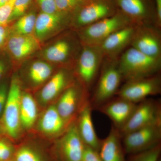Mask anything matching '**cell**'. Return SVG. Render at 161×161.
<instances>
[{
    "label": "cell",
    "mask_w": 161,
    "mask_h": 161,
    "mask_svg": "<svg viewBox=\"0 0 161 161\" xmlns=\"http://www.w3.org/2000/svg\"><path fill=\"white\" fill-rule=\"evenodd\" d=\"M118 66L125 82L159 74L161 59L149 57L130 47L119 57Z\"/></svg>",
    "instance_id": "6da1fadb"
},
{
    "label": "cell",
    "mask_w": 161,
    "mask_h": 161,
    "mask_svg": "<svg viewBox=\"0 0 161 161\" xmlns=\"http://www.w3.org/2000/svg\"><path fill=\"white\" fill-rule=\"evenodd\" d=\"M65 32L41 52L42 59L70 68L75 65L82 45L77 32Z\"/></svg>",
    "instance_id": "7a4b0ae2"
},
{
    "label": "cell",
    "mask_w": 161,
    "mask_h": 161,
    "mask_svg": "<svg viewBox=\"0 0 161 161\" xmlns=\"http://www.w3.org/2000/svg\"><path fill=\"white\" fill-rule=\"evenodd\" d=\"M132 25L118 9L115 14L76 31L82 45L100 46L109 36L122 28Z\"/></svg>",
    "instance_id": "3957f363"
},
{
    "label": "cell",
    "mask_w": 161,
    "mask_h": 161,
    "mask_svg": "<svg viewBox=\"0 0 161 161\" xmlns=\"http://www.w3.org/2000/svg\"><path fill=\"white\" fill-rule=\"evenodd\" d=\"M103 66L94 93L90 99L92 108L97 109L116 95L123 81L118 66V58H104Z\"/></svg>",
    "instance_id": "277c9868"
},
{
    "label": "cell",
    "mask_w": 161,
    "mask_h": 161,
    "mask_svg": "<svg viewBox=\"0 0 161 161\" xmlns=\"http://www.w3.org/2000/svg\"><path fill=\"white\" fill-rule=\"evenodd\" d=\"M114 0H86L72 14L70 29L75 31L115 14Z\"/></svg>",
    "instance_id": "5b68a950"
},
{
    "label": "cell",
    "mask_w": 161,
    "mask_h": 161,
    "mask_svg": "<svg viewBox=\"0 0 161 161\" xmlns=\"http://www.w3.org/2000/svg\"><path fill=\"white\" fill-rule=\"evenodd\" d=\"M103 59L100 46L82 45L75 64L76 74L79 82L88 91L97 78Z\"/></svg>",
    "instance_id": "8992f818"
},
{
    "label": "cell",
    "mask_w": 161,
    "mask_h": 161,
    "mask_svg": "<svg viewBox=\"0 0 161 161\" xmlns=\"http://www.w3.org/2000/svg\"><path fill=\"white\" fill-rule=\"evenodd\" d=\"M88 92L80 82L75 81L61 94L56 107L64 120L70 124L75 122L76 115L90 102Z\"/></svg>",
    "instance_id": "52a82bcc"
},
{
    "label": "cell",
    "mask_w": 161,
    "mask_h": 161,
    "mask_svg": "<svg viewBox=\"0 0 161 161\" xmlns=\"http://www.w3.org/2000/svg\"><path fill=\"white\" fill-rule=\"evenodd\" d=\"M156 125H161V101L147 98L137 103L131 118L119 131L122 136L134 130Z\"/></svg>",
    "instance_id": "ba28073f"
},
{
    "label": "cell",
    "mask_w": 161,
    "mask_h": 161,
    "mask_svg": "<svg viewBox=\"0 0 161 161\" xmlns=\"http://www.w3.org/2000/svg\"><path fill=\"white\" fill-rule=\"evenodd\" d=\"M126 154L132 155L146 151L161 143V125L141 128L121 136Z\"/></svg>",
    "instance_id": "9c48e42d"
},
{
    "label": "cell",
    "mask_w": 161,
    "mask_h": 161,
    "mask_svg": "<svg viewBox=\"0 0 161 161\" xmlns=\"http://www.w3.org/2000/svg\"><path fill=\"white\" fill-rule=\"evenodd\" d=\"M161 93V78L159 74L151 77L125 81L119 87L116 96L135 103H139Z\"/></svg>",
    "instance_id": "30bf717a"
},
{
    "label": "cell",
    "mask_w": 161,
    "mask_h": 161,
    "mask_svg": "<svg viewBox=\"0 0 161 161\" xmlns=\"http://www.w3.org/2000/svg\"><path fill=\"white\" fill-rule=\"evenodd\" d=\"M22 93L19 79L16 76L13 77L2 115L4 131L13 138H17L20 132V107Z\"/></svg>",
    "instance_id": "8fae6325"
},
{
    "label": "cell",
    "mask_w": 161,
    "mask_h": 161,
    "mask_svg": "<svg viewBox=\"0 0 161 161\" xmlns=\"http://www.w3.org/2000/svg\"><path fill=\"white\" fill-rule=\"evenodd\" d=\"M71 16V14L62 12H40L37 16L33 34L40 43H43L70 28Z\"/></svg>",
    "instance_id": "7c38bea8"
},
{
    "label": "cell",
    "mask_w": 161,
    "mask_h": 161,
    "mask_svg": "<svg viewBox=\"0 0 161 161\" xmlns=\"http://www.w3.org/2000/svg\"><path fill=\"white\" fill-rule=\"evenodd\" d=\"M114 1L118 9L130 19L132 25H152L158 27L153 0Z\"/></svg>",
    "instance_id": "4fadbf2b"
},
{
    "label": "cell",
    "mask_w": 161,
    "mask_h": 161,
    "mask_svg": "<svg viewBox=\"0 0 161 161\" xmlns=\"http://www.w3.org/2000/svg\"><path fill=\"white\" fill-rule=\"evenodd\" d=\"M160 29L155 25L137 26L130 47L149 57L161 59Z\"/></svg>",
    "instance_id": "5bb4252c"
},
{
    "label": "cell",
    "mask_w": 161,
    "mask_h": 161,
    "mask_svg": "<svg viewBox=\"0 0 161 161\" xmlns=\"http://www.w3.org/2000/svg\"><path fill=\"white\" fill-rule=\"evenodd\" d=\"M41 43L32 34L9 35L5 47L14 61L21 62L40 49Z\"/></svg>",
    "instance_id": "9a60e30c"
},
{
    "label": "cell",
    "mask_w": 161,
    "mask_h": 161,
    "mask_svg": "<svg viewBox=\"0 0 161 161\" xmlns=\"http://www.w3.org/2000/svg\"><path fill=\"white\" fill-rule=\"evenodd\" d=\"M137 103L120 97H113L97 109L112 120L113 125L119 131L121 130L135 111Z\"/></svg>",
    "instance_id": "2e32d148"
},
{
    "label": "cell",
    "mask_w": 161,
    "mask_h": 161,
    "mask_svg": "<svg viewBox=\"0 0 161 161\" xmlns=\"http://www.w3.org/2000/svg\"><path fill=\"white\" fill-rule=\"evenodd\" d=\"M137 26L131 25L113 33L104 40L100 47L104 58L113 60L119 58L130 46Z\"/></svg>",
    "instance_id": "e0dca14e"
},
{
    "label": "cell",
    "mask_w": 161,
    "mask_h": 161,
    "mask_svg": "<svg viewBox=\"0 0 161 161\" xmlns=\"http://www.w3.org/2000/svg\"><path fill=\"white\" fill-rule=\"evenodd\" d=\"M70 69L62 67L51 77L40 92V100L43 103L53 100L75 82Z\"/></svg>",
    "instance_id": "ac0fdd59"
},
{
    "label": "cell",
    "mask_w": 161,
    "mask_h": 161,
    "mask_svg": "<svg viewBox=\"0 0 161 161\" xmlns=\"http://www.w3.org/2000/svg\"><path fill=\"white\" fill-rule=\"evenodd\" d=\"M85 145L80 138L77 126L73 123L60 142V149L64 161H82Z\"/></svg>",
    "instance_id": "d6986e66"
},
{
    "label": "cell",
    "mask_w": 161,
    "mask_h": 161,
    "mask_svg": "<svg viewBox=\"0 0 161 161\" xmlns=\"http://www.w3.org/2000/svg\"><path fill=\"white\" fill-rule=\"evenodd\" d=\"M93 110L90 102L85 106L78 115L76 123L78 133L86 146L98 152L102 140L95 132L92 118Z\"/></svg>",
    "instance_id": "ffe728a7"
},
{
    "label": "cell",
    "mask_w": 161,
    "mask_h": 161,
    "mask_svg": "<svg viewBox=\"0 0 161 161\" xmlns=\"http://www.w3.org/2000/svg\"><path fill=\"white\" fill-rule=\"evenodd\" d=\"M98 154L102 161H127L119 131L112 125L109 133L102 140Z\"/></svg>",
    "instance_id": "44dd1931"
},
{
    "label": "cell",
    "mask_w": 161,
    "mask_h": 161,
    "mask_svg": "<svg viewBox=\"0 0 161 161\" xmlns=\"http://www.w3.org/2000/svg\"><path fill=\"white\" fill-rule=\"evenodd\" d=\"M71 124L61 117L56 106H51L41 116L39 122V127L40 131L45 134L58 135L64 133Z\"/></svg>",
    "instance_id": "7402d4cb"
},
{
    "label": "cell",
    "mask_w": 161,
    "mask_h": 161,
    "mask_svg": "<svg viewBox=\"0 0 161 161\" xmlns=\"http://www.w3.org/2000/svg\"><path fill=\"white\" fill-rule=\"evenodd\" d=\"M37 107L34 98L30 94L22 93L20 107L21 125L29 129L33 126L37 117Z\"/></svg>",
    "instance_id": "603a6c76"
},
{
    "label": "cell",
    "mask_w": 161,
    "mask_h": 161,
    "mask_svg": "<svg viewBox=\"0 0 161 161\" xmlns=\"http://www.w3.org/2000/svg\"><path fill=\"white\" fill-rule=\"evenodd\" d=\"M53 71V67L51 63L43 59L35 60L30 64L27 77L32 84L40 85L49 80Z\"/></svg>",
    "instance_id": "cb8c5ba5"
},
{
    "label": "cell",
    "mask_w": 161,
    "mask_h": 161,
    "mask_svg": "<svg viewBox=\"0 0 161 161\" xmlns=\"http://www.w3.org/2000/svg\"><path fill=\"white\" fill-rule=\"evenodd\" d=\"M37 14L35 9L27 11L14 21L13 25L9 28L10 34L28 35L33 34Z\"/></svg>",
    "instance_id": "d4e9b609"
},
{
    "label": "cell",
    "mask_w": 161,
    "mask_h": 161,
    "mask_svg": "<svg viewBox=\"0 0 161 161\" xmlns=\"http://www.w3.org/2000/svg\"><path fill=\"white\" fill-rule=\"evenodd\" d=\"M161 153V143L143 152L130 155L127 161H159Z\"/></svg>",
    "instance_id": "484cf974"
},
{
    "label": "cell",
    "mask_w": 161,
    "mask_h": 161,
    "mask_svg": "<svg viewBox=\"0 0 161 161\" xmlns=\"http://www.w3.org/2000/svg\"><path fill=\"white\" fill-rule=\"evenodd\" d=\"M33 0H15L9 23L15 21L25 14L29 10Z\"/></svg>",
    "instance_id": "4316f807"
},
{
    "label": "cell",
    "mask_w": 161,
    "mask_h": 161,
    "mask_svg": "<svg viewBox=\"0 0 161 161\" xmlns=\"http://www.w3.org/2000/svg\"><path fill=\"white\" fill-rule=\"evenodd\" d=\"M86 0H55L58 11L73 14Z\"/></svg>",
    "instance_id": "83f0119b"
},
{
    "label": "cell",
    "mask_w": 161,
    "mask_h": 161,
    "mask_svg": "<svg viewBox=\"0 0 161 161\" xmlns=\"http://www.w3.org/2000/svg\"><path fill=\"white\" fill-rule=\"evenodd\" d=\"M16 161H41L39 156L28 147H23L16 153Z\"/></svg>",
    "instance_id": "f1b7e54d"
},
{
    "label": "cell",
    "mask_w": 161,
    "mask_h": 161,
    "mask_svg": "<svg viewBox=\"0 0 161 161\" xmlns=\"http://www.w3.org/2000/svg\"><path fill=\"white\" fill-rule=\"evenodd\" d=\"M41 12L53 13L58 11L55 0H35Z\"/></svg>",
    "instance_id": "f546056e"
},
{
    "label": "cell",
    "mask_w": 161,
    "mask_h": 161,
    "mask_svg": "<svg viewBox=\"0 0 161 161\" xmlns=\"http://www.w3.org/2000/svg\"><path fill=\"white\" fill-rule=\"evenodd\" d=\"M82 161H102L98 152L86 146L84 151Z\"/></svg>",
    "instance_id": "4dcf8cb0"
},
{
    "label": "cell",
    "mask_w": 161,
    "mask_h": 161,
    "mask_svg": "<svg viewBox=\"0 0 161 161\" xmlns=\"http://www.w3.org/2000/svg\"><path fill=\"white\" fill-rule=\"evenodd\" d=\"M9 88L6 83L0 84V117L3 115L8 96Z\"/></svg>",
    "instance_id": "1f68e13d"
},
{
    "label": "cell",
    "mask_w": 161,
    "mask_h": 161,
    "mask_svg": "<svg viewBox=\"0 0 161 161\" xmlns=\"http://www.w3.org/2000/svg\"><path fill=\"white\" fill-rule=\"evenodd\" d=\"M12 150L9 144L0 141V161L9 160L11 157Z\"/></svg>",
    "instance_id": "d6a6232c"
},
{
    "label": "cell",
    "mask_w": 161,
    "mask_h": 161,
    "mask_svg": "<svg viewBox=\"0 0 161 161\" xmlns=\"http://www.w3.org/2000/svg\"><path fill=\"white\" fill-rule=\"evenodd\" d=\"M9 35L10 30L8 26L0 25V48L5 47Z\"/></svg>",
    "instance_id": "836d02e7"
},
{
    "label": "cell",
    "mask_w": 161,
    "mask_h": 161,
    "mask_svg": "<svg viewBox=\"0 0 161 161\" xmlns=\"http://www.w3.org/2000/svg\"><path fill=\"white\" fill-rule=\"evenodd\" d=\"M156 13L157 23L159 28L161 26V0H153Z\"/></svg>",
    "instance_id": "e575fe53"
},
{
    "label": "cell",
    "mask_w": 161,
    "mask_h": 161,
    "mask_svg": "<svg viewBox=\"0 0 161 161\" xmlns=\"http://www.w3.org/2000/svg\"><path fill=\"white\" fill-rule=\"evenodd\" d=\"M7 69V64L5 60L0 58V81L3 78Z\"/></svg>",
    "instance_id": "d590c367"
},
{
    "label": "cell",
    "mask_w": 161,
    "mask_h": 161,
    "mask_svg": "<svg viewBox=\"0 0 161 161\" xmlns=\"http://www.w3.org/2000/svg\"><path fill=\"white\" fill-rule=\"evenodd\" d=\"M12 161L11 160H6V161Z\"/></svg>",
    "instance_id": "8d00e7d4"
}]
</instances>
